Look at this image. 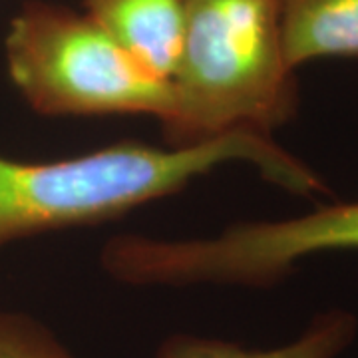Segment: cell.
Listing matches in <instances>:
<instances>
[{"mask_svg":"<svg viewBox=\"0 0 358 358\" xmlns=\"http://www.w3.org/2000/svg\"><path fill=\"white\" fill-rule=\"evenodd\" d=\"M229 162H245L268 183L296 195L329 193L307 164L271 136L247 129L183 148L124 141L58 162H14L0 155V247L120 217Z\"/></svg>","mask_w":358,"mask_h":358,"instance_id":"6da1fadb","label":"cell"},{"mask_svg":"<svg viewBox=\"0 0 358 358\" xmlns=\"http://www.w3.org/2000/svg\"><path fill=\"white\" fill-rule=\"evenodd\" d=\"M169 82L173 114L162 126L176 148L289 124L299 82L282 46V0H185Z\"/></svg>","mask_w":358,"mask_h":358,"instance_id":"7a4b0ae2","label":"cell"},{"mask_svg":"<svg viewBox=\"0 0 358 358\" xmlns=\"http://www.w3.org/2000/svg\"><path fill=\"white\" fill-rule=\"evenodd\" d=\"M8 76L42 115L173 114L171 82L155 76L110 38L86 13L28 0L10 20Z\"/></svg>","mask_w":358,"mask_h":358,"instance_id":"3957f363","label":"cell"},{"mask_svg":"<svg viewBox=\"0 0 358 358\" xmlns=\"http://www.w3.org/2000/svg\"><path fill=\"white\" fill-rule=\"evenodd\" d=\"M358 251V201L324 203L305 215L233 225L217 237L162 241L122 235L102 249L103 271L128 285L271 287L305 257Z\"/></svg>","mask_w":358,"mask_h":358,"instance_id":"277c9868","label":"cell"},{"mask_svg":"<svg viewBox=\"0 0 358 358\" xmlns=\"http://www.w3.org/2000/svg\"><path fill=\"white\" fill-rule=\"evenodd\" d=\"M84 13L155 76L178 64L185 0H82Z\"/></svg>","mask_w":358,"mask_h":358,"instance_id":"5b68a950","label":"cell"},{"mask_svg":"<svg viewBox=\"0 0 358 358\" xmlns=\"http://www.w3.org/2000/svg\"><path fill=\"white\" fill-rule=\"evenodd\" d=\"M358 336V317L345 308L315 315L296 338L273 348H249L195 334L166 338L155 358H338Z\"/></svg>","mask_w":358,"mask_h":358,"instance_id":"8992f818","label":"cell"},{"mask_svg":"<svg viewBox=\"0 0 358 358\" xmlns=\"http://www.w3.org/2000/svg\"><path fill=\"white\" fill-rule=\"evenodd\" d=\"M282 46L291 68L358 60V0H282Z\"/></svg>","mask_w":358,"mask_h":358,"instance_id":"52a82bcc","label":"cell"},{"mask_svg":"<svg viewBox=\"0 0 358 358\" xmlns=\"http://www.w3.org/2000/svg\"><path fill=\"white\" fill-rule=\"evenodd\" d=\"M0 358H78L50 329L18 313H0Z\"/></svg>","mask_w":358,"mask_h":358,"instance_id":"ba28073f","label":"cell"}]
</instances>
